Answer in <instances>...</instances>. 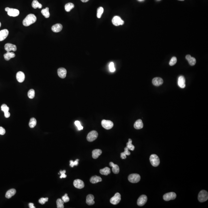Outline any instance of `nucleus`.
<instances>
[{"label": "nucleus", "instance_id": "nucleus-1", "mask_svg": "<svg viewBox=\"0 0 208 208\" xmlns=\"http://www.w3.org/2000/svg\"><path fill=\"white\" fill-rule=\"evenodd\" d=\"M36 20L37 18L34 14H29L23 21V24L25 26H28L35 23Z\"/></svg>", "mask_w": 208, "mask_h": 208}, {"label": "nucleus", "instance_id": "nucleus-2", "mask_svg": "<svg viewBox=\"0 0 208 208\" xmlns=\"http://www.w3.org/2000/svg\"><path fill=\"white\" fill-rule=\"evenodd\" d=\"M150 160L151 163L153 167H157L160 163L159 158L156 154H152L150 156Z\"/></svg>", "mask_w": 208, "mask_h": 208}, {"label": "nucleus", "instance_id": "nucleus-3", "mask_svg": "<svg viewBox=\"0 0 208 208\" xmlns=\"http://www.w3.org/2000/svg\"><path fill=\"white\" fill-rule=\"evenodd\" d=\"M208 199V193L205 190L201 191L198 195V200L201 202L206 201Z\"/></svg>", "mask_w": 208, "mask_h": 208}, {"label": "nucleus", "instance_id": "nucleus-4", "mask_svg": "<svg viewBox=\"0 0 208 208\" xmlns=\"http://www.w3.org/2000/svg\"><path fill=\"white\" fill-rule=\"evenodd\" d=\"M140 175L137 173H133L129 175L128 180L129 182L132 183H137L139 182L140 180Z\"/></svg>", "mask_w": 208, "mask_h": 208}, {"label": "nucleus", "instance_id": "nucleus-5", "mask_svg": "<svg viewBox=\"0 0 208 208\" xmlns=\"http://www.w3.org/2000/svg\"><path fill=\"white\" fill-rule=\"evenodd\" d=\"M98 134L96 131H92L88 134L87 136V139L89 142H92L97 139Z\"/></svg>", "mask_w": 208, "mask_h": 208}, {"label": "nucleus", "instance_id": "nucleus-6", "mask_svg": "<svg viewBox=\"0 0 208 208\" xmlns=\"http://www.w3.org/2000/svg\"><path fill=\"white\" fill-rule=\"evenodd\" d=\"M121 200V196L120 193H116L113 197L110 199V202L112 204H118Z\"/></svg>", "mask_w": 208, "mask_h": 208}, {"label": "nucleus", "instance_id": "nucleus-7", "mask_svg": "<svg viewBox=\"0 0 208 208\" xmlns=\"http://www.w3.org/2000/svg\"><path fill=\"white\" fill-rule=\"evenodd\" d=\"M101 125L106 130H110L113 127L114 124L111 121L103 120L102 121Z\"/></svg>", "mask_w": 208, "mask_h": 208}, {"label": "nucleus", "instance_id": "nucleus-8", "mask_svg": "<svg viewBox=\"0 0 208 208\" xmlns=\"http://www.w3.org/2000/svg\"><path fill=\"white\" fill-rule=\"evenodd\" d=\"M177 195L174 192H169L167 193L163 196V199L166 201H169L171 200H174L176 199Z\"/></svg>", "mask_w": 208, "mask_h": 208}, {"label": "nucleus", "instance_id": "nucleus-9", "mask_svg": "<svg viewBox=\"0 0 208 208\" xmlns=\"http://www.w3.org/2000/svg\"><path fill=\"white\" fill-rule=\"evenodd\" d=\"M112 22L113 24L115 26L122 25L124 23V21L122 20L120 17L118 16H115L112 19Z\"/></svg>", "mask_w": 208, "mask_h": 208}, {"label": "nucleus", "instance_id": "nucleus-10", "mask_svg": "<svg viewBox=\"0 0 208 208\" xmlns=\"http://www.w3.org/2000/svg\"><path fill=\"white\" fill-rule=\"evenodd\" d=\"M147 201V196L145 195H141L139 197L137 200V205L139 206H142L146 203Z\"/></svg>", "mask_w": 208, "mask_h": 208}, {"label": "nucleus", "instance_id": "nucleus-11", "mask_svg": "<svg viewBox=\"0 0 208 208\" xmlns=\"http://www.w3.org/2000/svg\"><path fill=\"white\" fill-rule=\"evenodd\" d=\"M73 185L75 187L78 189H82L85 186V184L84 182L80 180V179H76L74 181Z\"/></svg>", "mask_w": 208, "mask_h": 208}, {"label": "nucleus", "instance_id": "nucleus-12", "mask_svg": "<svg viewBox=\"0 0 208 208\" xmlns=\"http://www.w3.org/2000/svg\"><path fill=\"white\" fill-rule=\"evenodd\" d=\"M5 49L7 52H10L12 51H15L17 50V47L15 45L10 43H7L5 44Z\"/></svg>", "mask_w": 208, "mask_h": 208}, {"label": "nucleus", "instance_id": "nucleus-13", "mask_svg": "<svg viewBox=\"0 0 208 208\" xmlns=\"http://www.w3.org/2000/svg\"><path fill=\"white\" fill-rule=\"evenodd\" d=\"M58 73L59 77L64 79L66 77L67 71L64 68H59L58 70Z\"/></svg>", "mask_w": 208, "mask_h": 208}, {"label": "nucleus", "instance_id": "nucleus-14", "mask_svg": "<svg viewBox=\"0 0 208 208\" xmlns=\"http://www.w3.org/2000/svg\"><path fill=\"white\" fill-rule=\"evenodd\" d=\"M8 14L10 16L16 17L19 15V11L17 9L10 8L8 11Z\"/></svg>", "mask_w": 208, "mask_h": 208}, {"label": "nucleus", "instance_id": "nucleus-15", "mask_svg": "<svg viewBox=\"0 0 208 208\" xmlns=\"http://www.w3.org/2000/svg\"><path fill=\"white\" fill-rule=\"evenodd\" d=\"M8 29H4L0 31V41H4L8 36Z\"/></svg>", "mask_w": 208, "mask_h": 208}, {"label": "nucleus", "instance_id": "nucleus-16", "mask_svg": "<svg viewBox=\"0 0 208 208\" xmlns=\"http://www.w3.org/2000/svg\"><path fill=\"white\" fill-rule=\"evenodd\" d=\"M25 76L24 74L22 71H19L16 74V79L18 82L22 83L24 81Z\"/></svg>", "mask_w": 208, "mask_h": 208}, {"label": "nucleus", "instance_id": "nucleus-17", "mask_svg": "<svg viewBox=\"0 0 208 208\" xmlns=\"http://www.w3.org/2000/svg\"><path fill=\"white\" fill-rule=\"evenodd\" d=\"M94 197L93 195H92V194H89L87 196L86 203L88 205H93L95 203L94 200Z\"/></svg>", "mask_w": 208, "mask_h": 208}, {"label": "nucleus", "instance_id": "nucleus-18", "mask_svg": "<svg viewBox=\"0 0 208 208\" xmlns=\"http://www.w3.org/2000/svg\"><path fill=\"white\" fill-rule=\"evenodd\" d=\"M185 77L182 76H180L178 79V85L182 88H184L185 87Z\"/></svg>", "mask_w": 208, "mask_h": 208}, {"label": "nucleus", "instance_id": "nucleus-19", "mask_svg": "<svg viewBox=\"0 0 208 208\" xmlns=\"http://www.w3.org/2000/svg\"><path fill=\"white\" fill-rule=\"evenodd\" d=\"M163 79L160 77H155L152 80L153 84L155 86H160L163 84Z\"/></svg>", "mask_w": 208, "mask_h": 208}, {"label": "nucleus", "instance_id": "nucleus-20", "mask_svg": "<svg viewBox=\"0 0 208 208\" xmlns=\"http://www.w3.org/2000/svg\"><path fill=\"white\" fill-rule=\"evenodd\" d=\"M62 29V25L60 24H56L52 26V30L54 32H60Z\"/></svg>", "mask_w": 208, "mask_h": 208}, {"label": "nucleus", "instance_id": "nucleus-21", "mask_svg": "<svg viewBox=\"0 0 208 208\" xmlns=\"http://www.w3.org/2000/svg\"><path fill=\"white\" fill-rule=\"evenodd\" d=\"M109 165L112 167V171L115 174H118L120 171V168L118 165L114 164L113 162L109 163Z\"/></svg>", "mask_w": 208, "mask_h": 208}, {"label": "nucleus", "instance_id": "nucleus-22", "mask_svg": "<svg viewBox=\"0 0 208 208\" xmlns=\"http://www.w3.org/2000/svg\"><path fill=\"white\" fill-rule=\"evenodd\" d=\"M102 180L101 177L96 175L92 176L90 179V182L92 184H96L99 182H101Z\"/></svg>", "mask_w": 208, "mask_h": 208}, {"label": "nucleus", "instance_id": "nucleus-23", "mask_svg": "<svg viewBox=\"0 0 208 208\" xmlns=\"http://www.w3.org/2000/svg\"><path fill=\"white\" fill-rule=\"evenodd\" d=\"M143 124L142 120L140 119L137 120L134 124V127L137 130H139L143 128Z\"/></svg>", "mask_w": 208, "mask_h": 208}, {"label": "nucleus", "instance_id": "nucleus-24", "mask_svg": "<svg viewBox=\"0 0 208 208\" xmlns=\"http://www.w3.org/2000/svg\"><path fill=\"white\" fill-rule=\"evenodd\" d=\"M15 56V54L14 52H7L4 55V58L6 61L9 60L10 59L14 58Z\"/></svg>", "mask_w": 208, "mask_h": 208}, {"label": "nucleus", "instance_id": "nucleus-25", "mask_svg": "<svg viewBox=\"0 0 208 208\" xmlns=\"http://www.w3.org/2000/svg\"><path fill=\"white\" fill-rule=\"evenodd\" d=\"M101 150L100 149H95L93 150L92 152V157L94 159L98 158L102 154Z\"/></svg>", "mask_w": 208, "mask_h": 208}, {"label": "nucleus", "instance_id": "nucleus-26", "mask_svg": "<svg viewBox=\"0 0 208 208\" xmlns=\"http://www.w3.org/2000/svg\"><path fill=\"white\" fill-rule=\"evenodd\" d=\"M16 191L15 189H11L9 190L6 193V197L7 199L11 198L12 196L15 195L16 193Z\"/></svg>", "mask_w": 208, "mask_h": 208}, {"label": "nucleus", "instance_id": "nucleus-27", "mask_svg": "<svg viewBox=\"0 0 208 208\" xmlns=\"http://www.w3.org/2000/svg\"><path fill=\"white\" fill-rule=\"evenodd\" d=\"M100 173L103 175H107L111 173V170L109 168L106 167L105 168L100 169Z\"/></svg>", "mask_w": 208, "mask_h": 208}, {"label": "nucleus", "instance_id": "nucleus-28", "mask_svg": "<svg viewBox=\"0 0 208 208\" xmlns=\"http://www.w3.org/2000/svg\"><path fill=\"white\" fill-rule=\"evenodd\" d=\"M32 8H42V5L39 3V2L37 0H34L32 1Z\"/></svg>", "mask_w": 208, "mask_h": 208}, {"label": "nucleus", "instance_id": "nucleus-29", "mask_svg": "<svg viewBox=\"0 0 208 208\" xmlns=\"http://www.w3.org/2000/svg\"><path fill=\"white\" fill-rule=\"evenodd\" d=\"M49 8H46L42 10L41 12L42 15L46 18H49L50 16V13H49Z\"/></svg>", "mask_w": 208, "mask_h": 208}, {"label": "nucleus", "instance_id": "nucleus-30", "mask_svg": "<svg viewBox=\"0 0 208 208\" xmlns=\"http://www.w3.org/2000/svg\"><path fill=\"white\" fill-rule=\"evenodd\" d=\"M75 7L74 4L72 3H68L66 4L65 6V9L66 12H69L70 11Z\"/></svg>", "mask_w": 208, "mask_h": 208}, {"label": "nucleus", "instance_id": "nucleus-31", "mask_svg": "<svg viewBox=\"0 0 208 208\" xmlns=\"http://www.w3.org/2000/svg\"><path fill=\"white\" fill-rule=\"evenodd\" d=\"M132 141L131 139H129L128 142L126 143V147L128 148V150H130L133 151L135 149V146L132 144Z\"/></svg>", "mask_w": 208, "mask_h": 208}, {"label": "nucleus", "instance_id": "nucleus-32", "mask_svg": "<svg viewBox=\"0 0 208 208\" xmlns=\"http://www.w3.org/2000/svg\"><path fill=\"white\" fill-rule=\"evenodd\" d=\"M37 124V121L35 118H31L29 123V126L31 128H34Z\"/></svg>", "mask_w": 208, "mask_h": 208}, {"label": "nucleus", "instance_id": "nucleus-33", "mask_svg": "<svg viewBox=\"0 0 208 208\" xmlns=\"http://www.w3.org/2000/svg\"><path fill=\"white\" fill-rule=\"evenodd\" d=\"M56 203L57 205V208H64V202L62 200H61V199H58V200H57Z\"/></svg>", "mask_w": 208, "mask_h": 208}, {"label": "nucleus", "instance_id": "nucleus-34", "mask_svg": "<svg viewBox=\"0 0 208 208\" xmlns=\"http://www.w3.org/2000/svg\"><path fill=\"white\" fill-rule=\"evenodd\" d=\"M104 12V9L102 7H100L97 10V16L98 18H100Z\"/></svg>", "mask_w": 208, "mask_h": 208}, {"label": "nucleus", "instance_id": "nucleus-35", "mask_svg": "<svg viewBox=\"0 0 208 208\" xmlns=\"http://www.w3.org/2000/svg\"><path fill=\"white\" fill-rule=\"evenodd\" d=\"M35 91L33 89H31L28 92V96L30 99H33L35 96Z\"/></svg>", "mask_w": 208, "mask_h": 208}, {"label": "nucleus", "instance_id": "nucleus-36", "mask_svg": "<svg viewBox=\"0 0 208 208\" xmlns=\"http://www.w3.org/2000/svg\"><path fill=\"white\" fill-rule=\"evenodd\" d=\"M188 61L189 63V64L192 66L195 65L196 62V59L195 58L192 57H191L189 59H188Z\"/></svg>", "mask_w": 208, "mask_h": 208}, {"label": "nucleus", "instance_id": "nucleus-37", "mask_svg": "<svg viewBox=\"0 0 208 208\" xmlns=\"http://www.w3.org/2000/svg\"><path fill=\"white\" fill-rule=\"evenodd\" d=\"M1 108V109L4 112V113L5 112H8L9 110V108L6 104H3L2 105Z\"/></svg>", "mask_w": 208, "mask_h": 208}, {"label": "nucleus", "instance_id": "nucleus-38", "mask_svg": "<svg viewBox=\"0 0 208 208\" xmlns=\"http://www.w3.org/2000/svg\"><path fill=\"white\" fill-rule=\"evenodd\" d=\"M79 160V159H77L75 162H73V160H70V166H71L72 167H73L75 166H77L78 164V161Z\"/></svg>", "mask_w": 208, "mask_h": 208}, {"label": "nucleus", "instance_id": "nucleus-39", "mask_svg": "<svg viewBox=\"0 0 208 208\" xmlns=\"http://www.w3.org/2000/svg\"><path fill=\"white\" fill-rule=\"evenodd\" d=\"M177 59L175 57H173L171 59L170 61H169V65L171 66H172L177 63Z\"/></svg>", "mask_w": 208, "mask_h": 208}, {"label": "nucleus", "instance_id": "nucleus-40", "mask_svg": "<svg viewBox=\"0 0 208 208\" xmlns=\"http://www.w3.org/2000/svg\"><path fill=\"white\" fill-rule=\"evenodd\" d=\"M75 124L76 126L77 127L78 130H83V126H82V125L81 124L80 122L78 121H76L75 122Z\"/></svg>", "mask_w": 208, "mask_h": 208}, {"label": "nucleus", "instance_id": "nucleus-41", "mask_svg": "<svg viewBox=\"0 0 208 208\" xmlns=\"http://www.w3.org/2000/svg\"><path fill=\"white\" fill-rule=\"evenodd\" d=\"M109 71L111 72H114L115 71V68L113 62H110L109 64Z\"/></svg>", "mask_w": 208, "mask_h": 208}, {"label": "nucleus", "instance_id": "nucleus-42", "mask_svg": "<svg viewBox=\"0 0 208 208\" xmlns=\"http://www.w3.org/2000/svg\"><path fill=\"white\" fill-rule=\"evenodd\" d=\"M48 198H42L39 200V202L40 203H41V204H44V203H45L46 202L48 201Z\"/></svg>", "mask_w": 208, "mask_h": 208}, {"label": "nucleus", "instance_id": "nucleus-43", "mask_svg": "<svg viewBox=\"0 0 208 208\" xmlns=\"http://www.w3.org/2000/svg\"><path fill=\"white\" fill-rule=\"evenodd\" d=\"M62 200L64 203L68 202L69 201V198L68 197V194H65L64 196L62 197Z\"/></svg>", "mask_w": 208, "mask_h": 208}, {"label": "nucleus", "instance_id": "nucleus-44", "mask_svg": "<svg viewBox=\"0 0 208 208\" xmlns=\"http://www.w3.org/2000/svg\"><path fill=\"white\" fill-rule=\"evenodd\" d=\"M66 172V171L65 170L63 171H60V173L61 174V175L60 177V178H65L67 177V175H65Z\"/></svg>", "mask_w": 208, "mask_h": 208}, {"label": "nucleus", "instance_id": "nucleus-45", "mask_svg": "<svg viewBox=\"0 0 208 208\" xmlns=\"http://www.w3.org/2000/svg\"><path fill=\"white\" fill-rule=\"evenodd\" d=\"M6 133V130L3 127H0V135H3Z\"/></svg>", "mask_w": 208, "mask_h": 208}, {"label": "nucleus", "instance_id": "nucleus-46", "mask_svg": "<svg viewBox=\"0 0 208 208\" xmlns=\"http://www.w3.org/2000/svg\"><path fill=\"white\" fill-rule=\"evenodd\" d=\"M128 148L127 147H125L124 148V154H125L126 155H130V152H129V150H128Z\"/></svg>", "mask_w": 208, "mask_h": 208}, {"label": "nucleus", "instance_id": "nucleus-47", "mask_svg": "<svg viewBox=\"0 0 208 208\" xmlns=\"http://www.w3.org/2000/svg\"><path fill=\"white\" fill-rule=\"evenodd\" d=\"M121 158L122 159H125L126 158V155L124 153L122 152L121 154Z\"/></svg>", "mask_w": 208, "mask_h": 208}, {"label": "nucleus", "instance_id": "nucleus-48", "mask_svg": "<svg viewBox=\"0 0 208 208\" xmlns=\"http://www.w3.org/2000/svg\"><path fill=\"white\" fill-rule=\"evenodd\" d=\"M4 116H5V117L6 118H9L10 116V113L9 112H8V111L5 112V113H4Z\"/></svg>", "mask_w": 208, "mask_h": 208}, {"label": "nucleus", "instance_id": "nucleus-49", "mask_svg": "<svg viewBox=\"0 0 208 208\" xmlns=\"http://www.w3.org/2000/svg\"><path fill=\"white\" fill-rule=\"evenodd\" d=\"M29 207L30 208H35V207L34 206V204L33 203H29Z\"/></svg>", "mask_w": 208, "mask_h": 208}, {"label": "nucleus", "instance_id": "nucleus-50", "mask_svg": "<svg viewBox=\"0 0 208 208\" xmlns=\"http://www.w3.org/2000/svg\"><path fill=\"white\" fill-rule=\"evenodd\" d=\"M10 8H5V10H6V11L7 12H8V10H9V9Z\"/></svg>", "mask_w": 208, "mask_h": 208}, {"label": "nucleus", "instance_id": "nucleus-51", "mask_svg": "<svg viewBox=\"0 0 208 208\" xmlns=\"http://www.w3.org/2000/svg\"><path fill=\"white\" fill-rule=\"evenodd\" d=\"M89 0H81V1L82 2H87Z\"/></svg>", "mask_w": 208, "mask_h": 208}, {"label": "nucleus", "instance_id": "nucleus-52", "mask_svg": "<svg viewBox=\"0 0 208 208\" xmlns=\"http://www.w3.org/2000/svg\"><path fill=\"white\" fill-rule=\"evenodd\" d=\"M139 0V1H140V2H142V1H144V0Z\"/></svg>", "mask_w": 208, "mask_h": 208}, {"label": "nucleus", "instance_id": "nucleus-53", "mask_svg": "<svg viewBox=\"0 0 208 208\" xmlns=\"http://www.w3.org/2000/svg\"><path fill=\"white\" fill-rule=\"evenodd\" d=\"M180 0V1H184V0Z\"/></svg>", "mask_w": 208, "mask_h": 208}, {"label": "nucleus", "instance_id": "nucleus-54", "mask_svg": "<svg viewBox=\"0 0 208 208\" xmlns=\"http://www.w3.org/2000/svg\"><path fill=\"white\" fill-rule=\"evenodd\" d=\"M1 23H0V26H1Z\"/></svg>", "mask_w": 208, "mask_h": 208}]
</instances>
